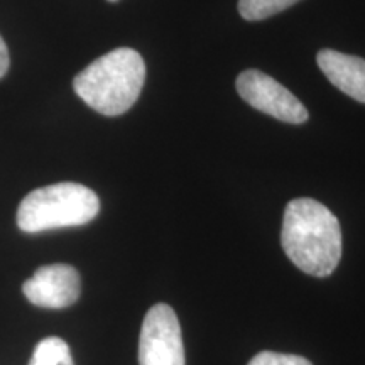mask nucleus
Wrapping results in <instances>:
<instances>
[{"label":"nucleus","instance_id":"1","mask_svg":"<svg viewBox=\"0 0 365 365\" xmlns=\"http://www.w3.org/2000/svg\"><path fill=\"white\" fill-rule=\"evenodd\" d=\"M281 242L291 262L309 276H330L341 259L339 218L325 205L312 198L287 203Z\"/></svg>","mask_w":365,"mask_h":365},{"label":"nucleus","instance_id":"2","mask_svg":"<svg viewBox=\"0 0 365 365\" xmlns=\"http://www.w3.org/2000/svg\"><path fill=\"white\" fill-rule=\"evenodd\" d=\"M144 81L143 56L130 48H118L80 71L73 80V88L95 112L117 117L137 102Z\"/></svg>","mask_w":365,"mask_h":365},{"label":"nucleus","instance_id":"3","mask_svg":"<svg viewBox=\"0 0 365 365\" xmlns=\"http://www.w3.org/2000/svg\"><path fill=\"white\" fill-rule=\"evenodd\" d=\"M100 212V200L80 182H56L31 191L17 208V227L26 234L80 227Z\"/></svg>","mask_w":365,"mask_h":365},{"label":"nucleus","instance_id":"4","mask_svg":"<svg viewBox=\"0 0 365 365\" xmlns=\"http://www.w3.org/2000/svg\"><path fill=\"white\" fill-rule=\"evenodd\" d=\"M139 365H185L181 327L170 304H154L145 314L139 339Z\"/></svg>","mask_w":365,"mask_h":365},{"label":"nucleus","instance_id":"5","mask_svg":"<svg viewBox=\"0 0 365 365\" xmlns=\"http://www.w3.org/2000/svg\"><path fill=\"white\" fill-rule=\"evenodd\" d=\"M237 91L255 110L287 124H304L308 110L286 86L261 70H245L235 81Z\"/></svg>","mask_w":365,"mask_h":365},{"label":"nucleus","instance_id":"6","mask_svg":"<svg viewBox=\"0 0 365 365\" xmlns=\"http://www.w3.org/2000/svg\"><path fill=\"white\" fill-rule=\"evenodd\" d=\"M22 293L34 307L46 309L68 308L80 298V274L68 264L43 266L22 284Z\"/></svg>","mask_w":365,"mask_h":365},{"label":"nucleus","instance_id":"7","mask_svg":"<svg viewBox=\"0 0 365 365\" xmlns=\"http://www.w3.org/2000/svg\"><path fill=\"white\" fill-rule=\"evenodd\" d=\"M319 70L345 95L365 103V59L322 49L317 56Z\"/></svg>","mask_w":365,"mask_h":365},{"label":"nucleus","instance_id":"8","mask_svg":"<svg viewBox=\"0 0 365 365\" xmlns=\"http://www.w3.org/2000/svg\"><path fill=\"white\" fill-rule=\"evenodd\" d=\"M27 365H75L70 346L63 339L48 336L36 345L33 357Z\"/></svg>","mask_w":365,"mask_h":365},{"label":"nucleus","instance_id":"9","mask_svg":"<svg viewBox=\"0 0 365 365\" xmlns=\"http://www.w3.org/2000/svg\"><path fill=\"white\" fill-rule=\"evenodd\" d=\"M299 0H239V12L245 21H262L276 16Z\"/></svg>","mask_w":365,"mask_h":365},{"label":"nucleus","instance_id":"10","mask_svg":"<svg viewBox=\"0 0 365 365\" xmlns=\"http://www.w3.org/2000/svg\"><path fill=\"white\" fill-rule=\"evenodd\" d=\"M247 365H313L308 359L291 354L261 352L250 360Z\"/></svg>","mask_w":365,"mask_h":365},{"label":"nucleus","instance_id":"11","mask_svg":"<svg viewBox=\"0 0 365 365\" xmlns=\"http://www.w3.org/2000/svg\"><path fill=\"white\" fill-rule=\"evenodd\" d=\"M9 65H11V58H9L7 44L4 43L2 36H0V78L7 73Z\"/></svg>","mask_w":365,"mask_h":365},{"label":"nucleus","instance_id":"12","mask_svg":"<svg viewBox=\"0 0 365 365\" xmlns=\"http://www.w3.org/2000/svg\"><path fill=\"white\" fill-rule=\"evenodd\" d=\"M110 2H115V0H110Z\"/></svg>","mask_w":365,"mask_h":365}]
</instances>
